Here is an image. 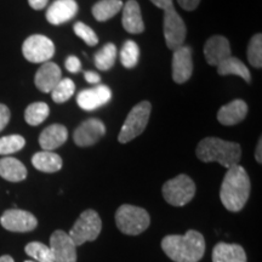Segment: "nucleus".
Returning a JSON list of instances; mask_svg holds the SVG:
<instances>
[{
	"label": "nucleus",
	"instance_id": "f03ea898",
	"mask_svg": "<svg viewBox=\"0 0 262 262\" xmlns=\"http://www.w3.org/2000/svg\"><path fill=\"white\" fill-rule=\"evenodd\" d=\"M250 179L243 166L233 165L227 169L220 188L222 205L231 212H238L247 204L250 195Z\"/></svg>",
	"mask_w": 262,
	"mask_h": 262
},
{
	"label": "nucleus",
	"instance_id": "473e14b6",
	"mask_svg": "<svg viewBox=\"0 0 262 262\" xmlns=\"http://www.w3.org/2000/svg\"><path fill=\"white\" fill-rule=\"evenodd\" d=\"M73 29L75 34H77L81 40L86 42L88 45H90V47H95L98 42V37L96 35V33H95L89 26L83 24V22H77V24L74 25Z\"/></svg>",
	"mask_w": 262,
	"mask_h": 262
},
{
	"label": "nucleus",
	"instance_id": "b1692460",
	"mask_svg": "<svg viewBox=\"0 0 262 262\" xmlns=\"http://www.w3.org/2000/svg\"><path fill=\"white\" fill-rule=\"evenodd\" d=\"M217 73L220 75H237L244 79L247 83H250V71L248 70L247 64L237 57L229 56L220 62L217 66Z\"/></svg>",
	"mask_w": 262,
	"mask_h": 262
},
{
	"label": "nucleus",
	"instance_id": "9b49d317",
	"mask_svg": "<svg viewBox=\"0 0 262 262\" xmlns=\"http://www.w3.org/2000/svg\"><path fill=\"white\" fill-rule=\"evenodd\" d=\"M51 253L55 262H77V247L67 232L57 229L50 235Z\"/></svg>",
	"mask_w": 262,
	"mask_h": 262
},
{
	"label": "nucleus",
	"instance_id": "a19ab883",
	"mask_svg": "<svg viewBox=\"0 0 262 262\" xmlns=\"http://www.w3.org/2000/svg\"><path fill=\"white\" fill-rule=\"evenodd\" d=\"M0 262H15V260L10 255H3L0 256Z\"/></svg>",
	"mask_w": 262,
	"mask_h": 262
},
{
	"label": "nucleus",
	"instance_id": "cd10ccee",
	"mask_svg": "<svg viewBox=\"0 0 262 262\" xmlns=\"http://www.w3.org/2000/svg\"><path fill=\"white\" fill-rule=\"evenodd\" d=\"M25 251L28 256L34 258L37 262H55L51 249L40 242H31L25 247Z\"/></svg>",
	"mask_w": 262,
	"mask_h": 262
},
{
	"label": "nucleus",
	"instance_id": "6e6552de",
	"mask_svg": "<svg viewBox=\"0 0 262 262\" xmlns=\"http://www.w3.org/2000/svg\"><path fill=\"white\" fill-rule=\"evenodd\" d=\"M164 38H165L166 47L169 50H176L182 47L187 35V27L181 16L178 14L175 8H170L164 10V21H163Z\"/></svg>",
	"mask_w": 262,
	"mask_h": 262
},
{
	"label": "nucleus",
	"instance_id": "f704fd0d",
	"mask_svg": "<svg viewBox=\"0 0 262 262\" xmlns=\"http://www.w3.org/2000/svg\"><path fill=\"white\" fill-rule=\"evenodd\" d=\"M64 66H66V70L71 72V73H78V72H80V68H81L79 58L73 56V55L70 57H67Z\"/></svg>",
	"mask_w": 262,
	"mask_h": 262
},
{
	"label": "nucleus",
	"instance_id": "c756f323",
	"mask_svg": "<svg viewBox=\"0 0 262 262\" xmlns=\"http://www.w3.org/2000/svg\"><path fill=\"white\" fill-rule=\"evenodd\" d=\"M74 91L75 85L73 83V80H71L70 78H63V79L58 81V84L52 89L51 97L52 100H54V102L63 103L73 96Z\"/></svg>",
	"mask_w": 262,
	"mask_h": 262
},
{
	"label": "nucleus",
	"instance_id": "0eeeda50",
	"mask_svg": "<svg viewBox=\"0 0 262 262\" xmlns=\"http://www.w3.org/2000/svg\"><path fill=\"white\" fill-rule=\"evenodd\" d=\"M195 183L188 175L180 173L163 185L162 193L168 204L183 206L188 204L195 195Z\"/></svg>",
	"mask_w": 262,
	"mask_h": 262
},
{
	"label": "nucleus",
	"instance_id": "4468645a",
	"mask_svg": "<svg viewBox=\"0 0 262 262\" xmlns=\"http://www.w3.org/2000/svg\"><path fill=\"white\" fill-rule=\"evenodd\" d=\"M112 98V91L106 85H96L91 89L80 91L77 96V103L81 110L94 111L107 104Z\"/></svg>",
	"mask_w": 262,
	"mask_h": 262
},
{
	"label": "nucleus",
	"instance_id": "2eb2a0df",
	"mask_svg": "<svg viewBox=\"0 0 262 262\" xmlns=\"http://www.w3.org/2000/svg\"><path fill=\"white\" fill-rule=\"evenodd\" d=\"M62 79L61 68L54 62H45L40 66L34 77V84L41 93L49 94Z\"/></svg>",
	"mask_w": 262,
	"mask_h": 262
},
{
	"label": "nucleus",
	"instance_id": "f8f14e48",
	"mask_svg": "<svg viewBox=\"0 0 262 262\" xmlns=\"http://www.w3.org/2000/svg\"><path fill=\"white\" fill-rule=\"evenodd\" d=\"M106 134V126L96 118H90L85 120L74 131L73 140L75 145L79 147H89L102 139Z\"/></svg>",
	"mask_w": 262,
	"mask_h": 262
},
{
	"label": "nucleus",
	"instance_id": "7ed1b4c3",
	"mask_svg": "<svg viewBox=\"0 0 262 262\" xmlns=\"http://www.w3.org/2000/svg\"><path fill=\"white\" fill-rule=\"evenodd\" d=\"M195 155L203 163H219L226 169L237 165L241 160V146L219 137H206L198 143Z\"/></svg>",
	"mask_w": 262,
	"mask_h": 262
},
{
	"label": "nucleus",
	"instance_id": "a211bd4d",
	"mask_svg": "<svg viewBox=\"0 0 262 262\" xmlns=\"http://www.w3.org/2000/svg\"><path fill=\"white\" fill-rule=\"evenodd\" d=\"M248 104L243 100H233L222 106L217 112V120L225 126H232L243 122L248 114Z\"/></svg>",
	"mask_w": 262,
	"mask_h": 262
},
{
	"label": "nucleus",
	"instance_id": "39448f33",
	"mask_svg": "<svg viewBox=\"0 0 262 262\" xmlns=\"http://www.w3.org/2000/svg\"><path fill=\"white\" fill-rule=\"evenodd\" d=\"M102 229V220L97 211L88 209L80 214L73 227L68 232L75 247L83 245L86 242H95Z\"/></svg>",
	"mask_w": 262,
	"mask_h": 262
},
{
	"label": "nucleus",
	"instance_id": "4c0bfd02",
	"mask_svg": "<svg viewBox=\"0 0 262 262\" xmlns=\"http://www.w3.org/2000/svg\"><path fill=\"white\" fill-rule=\"evenodd\" d=\"M49 0H28L29 6L34 10H42L48 5Z\"/></svg>",
	"mask_w": 262,
	"mask_h": 262
},
{
	"label": "nucleus",
	"instance_id": "423d86ee",
	"mask_svg": "<svg viewBox=\"0 0 262 262\" xmlns=\"http://www.w3.org/2000/svg\"><path fill=\"white\" fill-rule=\"evenodd\" d=\"M150 111H152V104L148 101H142L134 106L120 129L118 141L120 143H127L140 136L148 124Z\"/></svg>",
	"mask_w": 262,
	"mask_h": 262
},
{
	"label": "nucleus",
	"instance_id": "6ab92c4d",
	"mask_svg": "<svg viewBox=\"0 0 262 262\" xmlns=\"http://www.w3.org/2000/svg\"><path fill=\"white\" fill-rule=\"evenodd\" d=\"M122 25L124 29L130 34H140L145 31L141 9L136 0H127L123 5Z\"/></svg>",
	"mask_w": 262,
	"mask_h": 262
},
{
	"label": "nucleus",
	"instance_id": "20e7f679",
	"mask_svg": "<svg viewBox=\"0 0 262 262\" xmlns=\"http://www.w3.org/2000/svg\"><path fill=\"white\" fill-rule=\"evenodd\" d=\"M116 225L123 234L139 235L149 227L150 217L146 209L123 204L116 211Z\"/></svg>",
	"mask_w": 262,
	"mask_h": 262
},
{
	"label": "nucleus",
	"instance_id": "5701e85b",
	"mask_svg": "<svg viewBox=\"0 0 262 262\" xmlns=\"http://www.w3.org/2000/svg\"><path fill=\"white\" fill-rule=\"evenodd\" d=\"M32 164L35 169L41 172L54 173L60 171L63 165L62 158L56 153L50 152V150H41V152L35 153L32 157Z\"/></svg>",
	"mask_w": 262,
	"mask_h": 262
},
{
	"label": "nucleus",
	"instance_id": "ea45409f",
	"mask_svg": "<svg viewBox=\"0 0 262 262\" xmlns=\"http://www.w3.org/2000/svg\"><path fill=\"white\" fill-rule=\"evenodd\" d=\"M255 159H256V162L258 164L262 163V139L261 137H260V140H258L256 150H255Z\"/></svg>",
	"mask_w": 262,
	"mask_h": 262
},
{
	"label": "nucleus",
	"instance_id": "1a4fd4ad",
	"mask_svg": "<svg viewBox=\"0 0 262 262\" xmlns=\"http://www.w3.org/2000/svg\"><path fill=\"white\" fill-rule=\"evenodd\" d=\"M22 54L32 63H45L54 56L55 45L51 39L41 34H33L24 41Z\"/></svg>",
	"mask_w": 262,
	"mask_h": 262
},
{
	"label": "nucleus",
	"instance_id": "4be33fe9",
	"mask_svg": "<svg viewBox=\"0 0 262 262\" xmlns=\"http://www.w3.org/2000/svg\"><path fill=\"white\" fill-rule=\"evenodd\" d=\"M0 178L9 182H21L27 178V168L18 159L4 157L0 159Z\"/></svg>",
	"mask_w": 262,
	"mask_h": 262
},
{
	"label": "nucleus",
	"instance_id": "58836bf2",
	"mask_svg": "<svg viewBox=\"0 0 262 262\" xmlns=\"http://www.w3.org/2000/svg\"><path fill=\"white\" fill-rule=\"evenodd\" d=\"M150 2H152L157 8L162 10H165L170 8V6H172V0H150Z\"/></svg>",
	"mask_w": 262,
	"mask_h": 262
},
{
	"label": "nucleus",
	"instance_id": "9d476101",
	"mask_svg": "<svg viewBox=\"0 0 262 262\" xmlns=\"http://www.w3.org/2000/svg\"><path fill=\"white\" fill-rule=\"evenodd\" d=\"M0 225L6 231L26 233L37 228L38 220L32 212L21 209H9L3 212L0 217Z\"/></svg>",
	"mask_w": 262,
	"mask_h": 262
},
{
	"label": "nucleus",
	"instance_id": "79ce46f5",
	"mask_svg": "<svg viewBox=\"0 0 262 262\" xmlns=\"http://www.w3.org/2000/svg\"><path fill=\"white\" fill-rule=\"evenodd\" d=\"M25 262H35V261H25Z\"/></svg>",
	"mask_w": 262,
	"mask_h": 262
},
{
	"label": "nucleus",
	"instance_id": "ddd939ff",
	"mask_svg": "<svg viewBox=\"0 0 262 262\" xmlns=\"http://www.w3.org/2000/svg\"><path fill=\"white\" fill-rule=\"evenodd\" d=\"M171 70L172 79L178 84L186 83L192 77L193 61L191 48L182 45V47L173 50Z\"/></svg>",
	"mask_w": 262,
	"mask_h": 262
},
{
	"label": "nucleus",
	"instance_id": "aec40b11",
	"mask_svg": "<svg viewBox=\"0 0 262 262\" xmlns=\"http://www.w3.org/2000/svg\"><path fill=\"white\" fill-rule=\"evenodd\" d=\"M68 139L67 127L61 124H52V125L45 127L39 136V145L42 150H50L61 147Z\"/></svg>",
	"mask_w": 262,
	"mask_h": 262
},
{
	"label": "nucleus",
	"instance_id": "2f4dec72",
	"mask_svg": "<svg viewBox=\"0 0 262 262\" xmlns=\"http://www.w3.org/2000/svg\"><path fill=\"white\" fill-rule=\"evenodd\" d=\"M26 146V140L21 135H9L0 139V156H9L18 152Z\"/></svg>",
	"mask_w": 262,
	"mask_h": 262
},
{
	"label": "nucleus",
	"instance_id": "72a5a7b5",
	"mask_svg": "<svg viewBox=\"0 0 262 262\" xmlns=\"http://www.w3.org/2000/svg\"><path fill=\"white\" fill-rule=\"evenodd\" d=\"M10 118H11V112H10L9 107L5 106L4 103H0V133L9 124Z\"/></svg>",
	"mask_w": 262,
	"mask_h": 262
},
{
	"label": "nucleus",
	"instance_id": "7c9ffc66",
	"mask_svg": "<svg viewBox=\"0 0 262 262\" xmlns=\"http://www.w3.org/2000/svg\"><path fill=\"white\" fill-rule=\"evenodd\" d=\"M248 61L253 67L260 68L262 67V34L257 33L250 39L247 49Z\"/></svg>",
	"mask_w": 262,
	"mask_h": 262
},
{
	"label": "nucleus",
	"instance_id": "a878e982",
	"mask_svg": "<svg viewBox=\"0 0 262 262\" xmlns=\"http://www.w3.org/2000/svg\"><path fill=\"white\" fill-rule=\"evenodd\" d=\"M117 60V47L113 42H108L94 57L95 66L100 71H110Z\"/></svg>",
	"mask_w": 262,
	"mask_h": 262
},
{
	"label": "nucleus",
	"instance_id": "f257e3e1",
	"mask_svg": "<svg viewBox=\"0 0 262 262\" xmlns=\"http://www.w3.org/2000/svg\"><path fill=\"white\" fill-rule=\"evenodd\" d=\"M160 245L173 262H199L205 254L204 235L194 229H188L185 235H166Z\"/></svg>",
	"mask_w": 262,
	"mask_h": 262
},
{
	"label": "nucleus",
	"instance_id": "c9c22d12",
	"mask_svg": "<svg viewBox=\"0 0 262 262\" xmlns=\"http://www.w3.org/2000/svg\"><path fill=\"white\" fill-rule=\"evenodd\" d=\"M178 3L183 10H186V11H193V10L198 8L201 0H178Z\"/></svg>",
	"mask_w": 262,
	"mask_h": 262
},
{
	"label": "nucleus",
	"instance_id": "c85d7f7f",
	"mask_svg": "<svg viewBox=\"0 0 262 262\" xmlns=\"http://www.w3.org/2000/svg\"><path fill=\"white\" fill-rule=\"evenodd\" d=\"M140 48L134 40H126L120 50V62L125 68H134L139 63Z\"/></svg>",
	"mask_w": 262,
	"mask_h": 262
},
{
	"label": "nucleus",
	"instance_id": "f3484780",
	"mask_svg": "<svg viewBox=\"0 0 262 262\" xmlns=\"http://www.w3.org/2000/svg\"><path fill=\"white\" fill-rule=\"evenodd\" d=\"M205 60L210 66H217L225 58L231 56V45L227 38L222 35H214L205 41Z\"/></svg>",
	"mask_w": 262,
	"mask_h": 262
},
{
	"label": "nucleus",
	"instance_id": "412c9836",
	"mask_svg": "<svg viewBox=\"0 0 262 262\" xmlns=\"http://www.w3.org/2000/svg\"><path fill=\"white\" fill-rule=\"evenodd\" d=\"M212 262H248L247 254L239 244H228L220 242L212 249Z\"/></svg>",
	"mask_w": 262,
	"mask_h": 262
},
{
	"label": "nucleus",
	"instance_id": "e433bc0d",
	"mask_svg": "<svg viewBox=\"0 0 262 262\" xmlns=\"http://www.w3.org/2000/svg\"><path fill=\"white\" fill-rule=\"evenodd\" d=\"M84 77H85V80L90 84H98L101 81L100 75L95 73V72H85Z\"/></svg>",
	"mask_w": 262,
	"mask_h": 262
},
{
	"label": "nucleus",
	"instance_id": "393cba45",
	"mask_svg": "<svg viewBox=\"0 0 262 262\" xmlns=\"http://www.w3.org/2000/svg\"><path fill=\"white\" fill-rule=\"evenodd\" d=\"M122 0H100L93 6L94 17L100 22L108 21L113 18L123 9Z\"/></svg>",
	"mask_w": 262,
	"mask_h": 262
},
{
	"label": "nucleus",
	"instance_id": "bb28decb",
	"mask_svg": "<svg viewBox=\"0 0 262 262\" xmlns=\"http://www.w3.org/2000/svg\"><path fill=\"white\" fill-rule=\"evenodd\" d=\"M50 108L45 102L31 103L25 111V119L29 125L37 126L44 122L49 117Z\"/></svg>",
	"mask_w": 262,
	"mask_h": 262
},
{
	"label": "nucleus",
	"instance_id": "dca6fc26",
	"mask_svg": "<svg viewBox=\"0 0 262 262\" xmlns=\"http://www.w3.org/2000/svg\"><path fill=\"white\" fill-rule=\"evenodd\" d=\"M78 4L75 0H55L49 6L47 11V19L49 24L60 26L71 21L77 15Z\"/></svg>",
	"mask_w": 262,
	"mask_h": 262
}]
</instances>
